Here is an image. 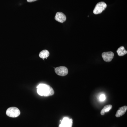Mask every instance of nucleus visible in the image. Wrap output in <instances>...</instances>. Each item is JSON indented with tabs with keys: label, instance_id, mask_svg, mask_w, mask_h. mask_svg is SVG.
<instances>
[{
	"label": "nucleus",
	"instance_id": "obj_1",
	"mask_svg": "<svg viewBox=\"0 0 127 127\" xmlns=\"http://www.w3.org/2000/svg\"><path fill=\"white\" fill-rule=\"evenodd\" d=\"M37 92L39 95L44 96H48L54 95V90L49 85L45 84H39L37 87Z\"/></svg>",
	"mask_w": 127,
	"mask_h": 127
},
{
	"label": "nucleus",
	"instance_id": "obj_2",
	"mask_svg": "<svg viewBox=\"0 0 127 127\" xmlns=\"http://www.w3.org/2000/svg\"><path fill=\"white\" fill-rule=\"evenodd\" d=\"M20 111L16 107L9 108L6 111V114L8 117L12 118H16L20 114Z\"/></svg>",
	"mask_w": 127,
	"mask_h": 127
},
{
	"label": "nucleus",
	"instance_id": "obj_3",
	"mask_svg": "<svg viewBox=\"0 0 127 127\" xmlns=\"http://www.w3.org/2000/svg\"><path fill=\"white\" fill-rule=\"evenodd\" d=\"M107 4L104 2H100L98 3L93 10L94 14L95 15L100 14L106 9Z\"/></svg>",
	"mask_w": 127,
	"mask_h": 127
},
{
	"label": "nucleus",
	"instance_id": "obj_4",
	"mask_svg": "<svg viewBox=\"0 0 127 127\" xmlns=\"http://www.w3.org/2000/svg\"><path fill=\"white\" fill-rule=\"evenodd\" d=\"M55 72L57 75L64 76L68 74V70L66 67L61 66L55 68Z\"/></svg>",
	"mask_w": 127,
	"mask_h": 127
},
{
	"label": "nucleus",
	"instance_id": "obj_5",
	"mask_svg": "<svg viewBox=\"0 0 127 127\" xmlns=\"http://www.w3.org/2000/svg\"><path fill=\"white\" fill-rule=\"evenodd\" d=\"M61 123L59 127H72L73 124V120L72 119L68 117H64L61 120Z\"/></svg>",
	"mask_w": 127,
	"mask_h": 127
},
{
	"label": "nucleus",
	"instance_id": "obj_6",
	"mask_svg": "<svg viewBox=\"0 0 127 127\" xmlns=\"http://www.w3.org/2000/svg\"><path fill=\"white\" fill-rule=\"evenodd\" d=\"M102 56L104 61L109 62L112 61L114 57V53L112 52H108L103 53Z\"/></svg>",
	"mask_w": 127,
	"mask_h": 127
},
{
	"label": "nucleus",
	"instance_id": "obj_7",
	"mask_svg": "<svg viewBox=\"0 0 127 127\" xmlns=\"http://www.w3.org/2000/svg\"><path fill=\"white\" fill-rule=\"evenodd\" d=\"M55 20L60 23H64L66 20V17L65 14L62 12H58L55 16Z\"/></svg>",
	"mask_w": 127,
	"mask_h": 127
},
{
	"label": "nucleus",
	"instance_id": "obj_8",
	"mask_svg": "<svg viewBox=\"0 0 127 127\" xmlns=\"http://www.w3.org/2000/svg\"><path fill=\"white\" fill-rule=\"evenodd\" d=\"M127 106H126L121 107L117 111L116 114V117H119L125 114L127 111Z\"/></svg>",
	"mask_w": 127,
	"mask_h": 127
},
{
	"label": "nucleus",
	"instance_id": "obj_9",
	"mask_svg": "<svg viewBox=\"0 0 127 127\" xmlns=\"http://www.w3.org/2000/svg\"><path fill=\"white\" fill-rule=\"evenodd\" d=\"M117 52L119 56H122L126 55L127 53V50H125L124 47L122 46L119 48L117 50Z\"/></svg>",
	"mask_w": 127,
	"mask_h": 127
},
{
	"label": "nucleus",
	"instance_id": "obj_10",
	"mask_svg": "<svg viewBox=\"0 0 127 127\" xmlns=\"http://www.w3.org/2000/svg\"><path fill=\"white\" fill-rule=\"evenodd\" d=\"M50 55V53L47 50H43L39 53V57L42 59L47 58Z\"/></svg>",
	"mask_w": 127,
	"mask_h": 127
},
{
	"label": "nucleus",
	"instance_id": "obj_11",
	"mask_svg": "<svg viewBox=\"0 0 127 127\" xmlns=\"http://www.w3.org/2000/svg\"><path fill=\"white\" fill-rule=\"evenodd\" d=\"M112 106L111 104L106 105L102 109L101 112V115H104V114L106 113V112H109L112 109Z\"/></svg>",
	"mask_w": 127,
	"mask_h": 127
},
{
	"label": "nucleus",
	"instance_id": "obj_12",
	"mask_svg": "<svg viewBox=\"0 0 127 127\" xmlns=\"http://www.w3.org/2000/svg\"><path fill=\"white\" fill-rule=\"evenodd\" d=\"M100 100L101 101H103L106 99V96L104 94H102L100 95Z\"/></svg>",
	"mask_w": 127,
	"mask_h": 127
},
{
	"label": "nucleus",
	"instance_id": "obj_13",
	"mask_svg": "<svg viewBox=\"0 0 127 127\" xmlns=\"http://www.w3.org/2000/svg\"><path fill=\"white\" fill-rule=\"evenodd\" d=\"M37 0H27V1L28 2H34V1H36Z\"/></svg>",
	"mask_w": 127,
	"mask_h": 127
}]
</instances>
